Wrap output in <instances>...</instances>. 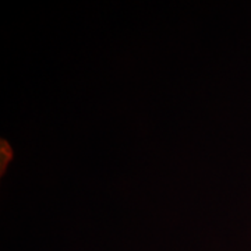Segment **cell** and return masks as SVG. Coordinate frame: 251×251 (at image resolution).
Masks as SVG:
<instances>
[]
</instances>
